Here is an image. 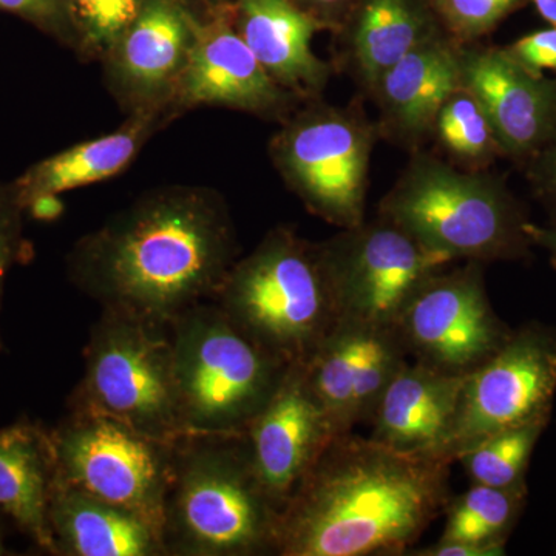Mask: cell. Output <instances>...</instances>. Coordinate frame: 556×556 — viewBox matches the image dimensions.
<instances>
[{
    "label": "cell",
    "instance_id": "obj_1",
    "mask_svg": "<svg viewBox=\"0 0 556 556\" xmlns=\"http://www.w3.org/2000/svg\"><path fill=\"white\" fill-rule=\"evenodd\" d=\"M225 203L206 189L155 190L79 241L70 276L102 311L170 325L214 300L237 262Z\"/></svg>",
    "mask_w": 556,
    "mask_h": 556
},
{
    "label": "cell",
    "instance_id": "obj_2",
    "mask_svg": "<svg viewBox=\"0 0 556 556\" xmlns=\"http://www.w3.org/2000/svg\"><path fill=\"white\" fill-rule=\"evenodd\" d=\"M452 464L338 434L281 510L276 554H408L445 514Z\"/></svg>",
    "mask_w": 556,
    "mask_h": 556
},
{
    "label": "cell",
    "instance_id": "obj_3",
    "mask_svg": "<svg viewBox=\"0 0 556 556\" xmlns=\"http://www.w3.org/2000/svg\"><path fill=\"white\" fill-rule=\"evenodd\" d=\"M212 302L287 364H305L340 321L321 243L276 228L233 263Z\"/></svg>",
    "mask_w": 556,
    "mask_h": 556
},
{
    "label": "cell",
    "instance_id": "obj_4",
    "mask_svg": "<svg viewBox=\"0 0 556 556\" xmlns=\"http://www.w3.org/2000/svg\"><path fill=\"white\" fill-rule=\"evenodd\" d=\"M169 332L186 438L244 437L291 365L215 302L186 311Z\"/></svg>",
    "mask_w": 556,
    "mask_h": 556
},
{
    "label": "cell",
    "instance_id": "obj_5",
    "mask_svg": "<svg viewBox=\"0 0 556 556\" xmlns=\"http://www.w3.org/2000/svg\"><path fill=\"white\" fill-rule=\"evenodd\" d=\"M280 510L251 466L244 437L179 442L166 506V547L181 554H276Z\"/></svg>",
    "mask_w": 556,
    "mask_h": 556
},
{
    "label": "cell",
    "instance_id": "obj_6",
    "mask_svg": "<svg viewBox=\"0 0 556 556\" xmlns=\"http://www.w3.org/2000/svg\"><path fill=\"white\" fill-rule=\"evenodd\" d=\"M390 219L427 248L459 262L522 258L527 219L501 179L419 155L382 200Z\"/></svg>",
    "mask_w": 556,
    "mask_h": 556
},
{
    "label": "cell",
    "instance_id": "obj_7",
    "mask_svg": "<svg viewBox=\"0 0 556 556\" xmlns=\"http://www.w3.org/2000/svg\"><path fill=\"white\" fill-rule=\"evenodd\" d=\"M73 409L97 413L164 442L185 441L169 325L102 311L90 332Z\"/></svg>",
    "mask_w": 556,
    "mask_h": 556
},
{
    "label": "cell",
    "instance_id": "obj_8",
    "mask_svg": "<svg viewBox=\"0 0 556 556\" xmlns=\"http://www.w3.org/2000/svg\"><path fill=\"white\" fill-rule=\"evenodd\" d=\"M51 439L58 481L138 515L164 540L179 442L159 441L112 417L78 409L51 431Z\"/></svg>",
    "mask_w": 556,
    "mask_h": 556
},
{
    "label": "cell",
    "instance_id": "obj_9",
    "mask_svg": "<svg viewBox=\"0 0 556 556\" xmlns=\"http://www.w3.org/2000/svg\"><path fill=\"white\" fill-rule=\"evenodd\" d=\"M375 129L353 110L318 105L273 141V156L291 189L318 218L340 229L365 222Z\"/></svg>",
    "mask_w": 556,
    "mask_h": 556
},
{
    "label": "cell",
    "instance_id": "obj_10",
    "mask_svg": "<svg viewBox=\"0 0 556 556\" xmlns=\"http://www.w3.org/2000/svg\"><path fill=\"white\" fill-rule=\"evenodd\" d=\"M556 393V328L530 324L473 371L460 391L442 457L456 463L501 431L551 420Z\"/></svg>",
    "mask_w": 556,
    "mask_h": 556
},
{
    "label": "cell",
    "instance_id": "obj_11",
    "mask_svg": "<svg viewBox=\"0 0 556 556\" xmlns=\"http://www.w3.org/2000/svg\"><path fill=\"white\" fill-rule=\"evenodd\" d=\"M340 320L396 327L419 288L455 260L379 217L321 243Z\"/></svg>",
    "mask_w": 556,
    "mask_h": 556
},
{
    "label": "cell",
    "instance_id": "obj_12",
    "mask_svg": "<svg viewBox=\"0 0 556 556\" xmlns=\"http://www.w3.org/2000/svg\"><path fill=\"white\" fill-rule=\"evenodd\" d=\"M448 268L419 288L396 329L412 361L466 376L500 350L511 329L492 308L481 263Z\"/></svg>",
    "mask_w": 556,
    "mask_h": 556
},
{
    "label": "cell",
    "instance_id": "obj_13",
    "mask_svg": "<svg viewBox=\"0 0 556 556\" xmlns=\"http://www.w3.org/2000/svg\"><path fill=\"white\" fill-rule=\"evenodd\" d=\"M336 437L311 390L305 364H292L244 434L255 477L280 514Z\"/></svg>",
    "mask_w": 556,
    "mask_h": 556
},
{
    "label": "cell",
    "instance_id": "obj_14",
    "mask_svg": "<svg viewBox=\"0 0 556 556\" xmlns=\"http://www.w3.org/2000/svg\"><path fill=\"white\" fill-rule=\"evenodd\" d=\"M460 84L470 90L495 131L501 152L536 156L556 138V83L530 72L506 49L459 47Z\"/></svg>",
    "mask_w": 556,
    "mask_h": 556
},
{
    "label": "cell",
    "instance_id": "obj_15",
    "mask_svg": "<svg viewBox=\"0 0 556 556\" xmlns=\"http://www.w3.org/2000/svg\"><path fill=\"white\" fill-rule=\"evenodd\" d=\"M466 376L408 361L380 396L369 419V438L399 452L444 459L442 448L455 420Z\"/></svg>",
    "mask_w": 556,
    "mask_h": 556
},
{
    "label": "cell",
    "instance_id": "obj_16",
    "mask_svg": "<svg viewBox=\"0 0 556 556\" xmlns=\"http://www.w3.org/2000/svg\"><path fill=\"white\" fill-rule=\"evenodd\" d=\"M179 75V90L189 104H217L266 113L287 101L283 87L270 78L240 33L226 25L193 36Z\"/></svg>",
    "mask_w": 556,
    "mask_h": 556
},
{
    "label": "cell",
    "instance_id": "obj_17",
    "mask_svg": "<svg viewBox=\"0 0 556 556\" xmlns=\"http://www.w3.org/2000/svg\"><path fill=\"white\" fill-rule=\"evenodd\" d=\"M460 87L459 46L434 36L405 54L372 86L383 127L413 142L433 131L439 110Z\"/></svg>",
    "mask_w": 556,
    "mask_h": 556
},
{
    "label": "cell",
    "instance_id": "obj_18",
    "mask_svg": "<svg viewBox=\"0 0 556 556\" xmlns=\"http://www.w3.org/2000/svg\"><path fill=\"white\" fill-rule=\"evenodd\" d=\"M56 554L73 556H153L167 551L163 536L126 508L56 482L50 503Z\"/></svg>",
    "mask_w": 556,
    "mask_h": 556
},
{
    "label": "cell",
    "instance_id": "obj_19",
    "mask_svg": "<svg viewBox=\"0 0 556 556\" xmlns=\"http://www.w3.org/2000/svg\"><path fill=\"white\" fill-rule=\"evenodd\" d=\"M324 22L291 0H239V33L278 86L320 90L329 68L311 49Z\"/></svg>",
    "mask_w": 556,
    "mask_h": 556
},
{
    "label": "cell",
    "instance_id": "obj_20",
    "mask_svg": "<svg viewBox=\"0 0 556 556\" xmlns=\"http://www.w3.org/2000/svg\"><path fill=\"white\" fill-rule=\"evenodd\" d=\"M56 482L51 433L28 422L0 430V508L38 546L53 554L49 511Z\"/></svg>",
    "mask_w": 556,
    "mask_h": 556
},
{
    "label": "cell",
    "instance_id": "obj_21",
    "mask_svg": "<svg viewBox=\"0 0 556 556\" xmlns=\"http://www.w3.org/2000/svg\"><path fill=\"white\" fill-rule=\"evenodd\" d=\"M438 35L426 0H362L351 30V56L371 90L388 68Z\"/></svg>",
    "mask_w": 556,
    "mask_h": 556
},
{
    "label": "cell",
    "instance_id": "obj_22",
    "mask_svg": "<svg viewBox=\"0 0 556 556\" xmlns=\"http://www.w3.org/2000/svg\"><path fill=\"white\" fill-rule=\"evenodd\" d=\"M149 127L148 116L134 119L115 134L83 142L35 164L13 188L22 208L39 197L61 195L115 177L135 159L148 138Z\"/></svg>",
    "mask_w": 556,
    "mask_h": 556
},
{
    "label": "cell",
    "instance_id": "obj_23",
    "mask_svg": "<svg viewBox=\"0 0 556 556\" xmlns=\"http://www.w3.org/2000/svg\"><path fill=\"white\" fill-rule=\"evenodd\" d=\"M174 0H150L121 38L119 70L131 86L161 89L185 68L193 31Z\"/></svg>",
    "mask_w": 556,
    "mask_h": 556
},
{
    "label": "cell",
    "instance_id": "obj_24",
    "mask_svg": "<svg viewBox=\"0 0 556 556\" xmlns=\"http://www.w3.org/2000/svg\"><path fill=\"white\" fill-rule=\"evenodd\" d=\"M527 486L495 489L471 484L450 500L442 541L506 546L508 533L525 507Z\"/></svg>",
    "mask_w": 556,
    "mask_h": 556
},
{
    "label": "cell",
    "instance_id": "obj_25",
    "mask_svg": "<svg viewBox=\"0 0 556 556\" xmlns=\"http://www.w3.org/2000/svg\"><path fill=\"white\" fill-rule=\"evenodd\" d=\"M548 420L501 431L468 450L456 463L463 464L471 484L515 489L526 485V471L538 439Z\"/></svg>",
    "mask_w": 556,
    "mask_h": 556
},
{
    "label": "cell",
    "instance_id": "obj_26",
    "mask_svg": "<svg viewBox=\"0 0 556 556\" xmlns=\"http://www.w3.org/2000/svg\"><path fill=\"white\" fill-rule=\"evenodd\" d=\"M433 131L444 149L464 163L484 164L503 153L481 102L463 84L439 110Z\"/></svg>",
    "mask_w": 556,
    "mask_h": 556
},
{
    "label": "cell",
    "instance_id": "obj_27",
    "mask_svg": "<svg viewBox=\"0 0 556 556\" xmlns=\"http://www.w3.org/2000/svg\"><path fill=\"white\" fill-rule=\"evenodd\" d=\"M519 3L521 0H433L434 11L460 42L492 31Z\"/></svg>",
    "mask_w": 556,
    "mask_h": 556
},
{
    "label": "cell",
    "instance_id": "obj_28",
    "mask_svg": "<svg viewBox=\"0 0 556 556\" xmlns=\"http://www.w3.org/2000/svg\"><path fill=\"white\" fill-rule=\"evenodd\" d=\"M142 7V0H75L80 21L100 46H112L123 38Z\"/></svg>",
    "mask_w": 556,
    "mask_h": 556
},
{
    "label": "cell",
    "instance_id": "obj_29",
    "mask_svg": "<svg viewBox=\"0 0 556 556\" xmlns=\"http://www.w3.org/2000/svg\"><path fill=\"white\" fill-rule=\"evenodd\" d=\"M20 201L13 188L0 186V308H2L3 281L14 262L21 258L24 252L22 241ZM2 350V340H0Z\"/></svg>",
    "mask_w": 556,
    "mask_h": 556
},
{
    "label": "cell",
    "instance_id": "obj_30",
    "mask_svg": "<svg viewBox=\"0 0 556 556\" xmlns=\"http://www.w3.org/2000/svg\"><path fill=\"white\" fill-rule=\"evenodd\" d=\"M507 53L530 72L543 75L544 70L556 72V28L530 33L506 49Z\"/></svg>",
    "mask_w": 556,
    "mask_h": 556
},
{
    "label": "cell",
    "instance_id": "obj_31",
    "mask_svg": "<svg viewBox=\"0 0 556 556\" xmlns=\"http://www.w3.org/2000/svg\"><path fill=\"white\" fill-rule=\"evenodd\" d=\"M0 10L16 14L50 33L64 31L65 0H0Z\"/></svg>",
    "mask_w": 556,
    "mask_h": 556
},
{
    "label": "cell",
    "instance_id": "obj_32",
    "mask_svg": "<svg viewBox=\"0 0 556 556\" xmlns=\"http://www.w3.org/2000/svg\"><path fill=\"white\" fill-rule=\"evenodd\" d=\"M533 178L541 199L556 212V138L538 153Z\"/></svg>",
    "mask_w": 556,
    "mask_h": 556
},
{
    "label": "cell",
    "instance_id": "obj_33",
    "mask_svg": "<svg viewBox=\"0 0 556 556\" xmlns=\"http://www.w3.org/2000/svg\"><path fill=\"white\" fill-rule=\"evenodd\" d=\"M506 554V546L492 544L463 543V541H442L431 546L409 552L415 556H497Z\"/></svg>",
    "mask_w": 556,
    "mask_h": 556
},
{
    "label": "cell",
    "instance_id": "obj_34",
    "mask_svg": "<svg viewBox=\"0 0 556 556\" xmlns=\"http://www.w3.org/2000/svg\"><path fill=\"white\" fill-rule=\"evenodd\" d=\"M526 233L530 243L546 249L556 266V226H538L527 222Z\"/></svg>",
    "mask_w": 556,
    "mask_h": 556
},
{
    "label": "cell",
    "instance_id": "obj_35",
    "mask_svg": "<svg viewBox=\"0 0 556 556\" xmlns=\"http://www.w3.org/2000/svg\"><path fill=\"white\" fill-rule=\"evenodd\" d=\"M25 208L31 212L33 217L50 222V219L60 217L62 204L58 195H47L30 201Z\"/></svg>",
    "mask_w": 556,
    "mask_h": 556
},
{
    "label": "cell",
    "instance_id": "obj_36",
    "mask_svg": "<svg viewBox=\"0 0 556 556\" xmlns=\"http://www.w3.org/2000/svg\"><path fill=\"white\" fill-rule=\"evenodd\" d=\"M535 3L538 13L541 14L551 27L556 28V0H532Z\"/></svg>",
    "mask_w": 556,
    "mask_h": 556
},
{
    "label": "cell",
    "instance_id": "obj_37",
    "mask_svg": "<svg viewBox=\"0 0 556 556\" xmlns=\"http://www.w3.org/2000/svg\"><path fill=\"white\" fill-rule=\"evenodd\" d=\"M308 2L318 7V9L339 10L342 9V7H346L351 0H308Z\"/></svg>",
    "mask_w": 556,
    "mask_h": 556
},
{
    "label": "cell",
    "instance_id": "obj_38",
    "mask_svg": "<svg viewBox=\"0 0 556 556\" xmlns=\"http://www.w3.org/2000/svg\"><path fill=\"white\" fill-rule=\"evenodd\" d=\"M3 552H5V548H3L2 535H0V555H2Z\"/></svg>",
    "mask_w": 556,
    "mask_h": 556
}]
</instances>
